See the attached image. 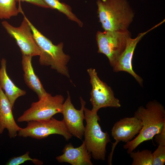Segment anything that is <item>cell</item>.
<instances>
[{
    "label": "cell",
    "instance_id": "5b68a950",
    "mask_svg": "<svg viewBox=\"0 0 165 165\" xmlns=\"http://www.w3.org/2000/svg\"><path fill=\"white\" fill-rule=\"evenodd\" d=\"M131 37L128 30L98 31L96 35L98 53L105 55L113 67L124 50L128 38Z\"/></svg>",
    "mask_w": 165,
    "mask_h": 165
},
{
    "label": "cell",
    "instance_id": "7c38bea8",
    "mask_svg": "<svg viewBox=\"0 0 165 165\" xmlns=\"http://www.w3.org/2000/svg\"><path fill=\"white\" fill-rule=\"evenodd\" d=\"M161 24L160 22L147 31L141 33L134 38L129 37L127 41L126 48L118 58L117 62L113 67L115 72L120 71L127 72L131 74L139 84L142 86V78L137 74L133 69L132 60L134 52L138 43L148 32Z\"/></svg>",
    "mask_w": 165,
    "mask_h": 165
},
{
    "label": "cell",
    "instance_id": "9a60e30c",
    "mask_svg": "<svg viewBox=\"0 0 165 165\" xmlns=\"http://www.w3.org/2000/svg\"><path fill=\"white\" fill-rule=\"evenodd\" d=\"M32 57L22 55L21 63L24 72V78L27 86L37 94L40 99L47 93L34 72L32 64Z\"/></svg>",
    "mask_w": 165,
    "mask_h": 165
},
{
    "label": "cell",
    "instance_id": "52a82bcc",
    "mask_svg": "<svg viewBox=\"0 0 165 165\" xmlns=\"http://www.w3.org/2000/svg\"><path fill=\"white\" fill-rule=\"evenodd\" d=\"M26 127L21 128L18 135L24 138L31 137L40 139L53 134L63 136L68 141L72 135L69 132L63 120L60 121L52 117L50 119L28 122Z\"/></svg>",
    "mask_w": 165,
    "mask_h": 165
},
{
    "label": "cell",
    "instance_id": "d6986e66",
    "mask_svg": "<svg viewBox=\"0 0 165 165\" xmlns=\"http://www.w3.org/2000/svg\"><path fill=\"white\" fill-rule=\"evenodd\" d=\"M129 154L133 160L132 165H152L153 155L151 151L147 149L138 150L132 151Z\"/></svg>",
    "mask_w": 165,
    "mask_h": 165
},
{
    "label": "cell",
    "instance_id": "7402d4cb",
    "mask_svg": "<svg viewBox=\"0 0 165 165\" xmlns=\"http://www.w3.org/2000/svg\"><path fill=\"white\" fill-rule=\"evenodd\" d=\"M154 136L155 141L158 144L165 146V126L160 133Z\"/></svg>",
    "mask_w": 165,
    "mask_h": 165
},
{
    "label": "cell",
    "instance_id": "8992f818",
    "mask_svg": "<svg viewBox=\"0 0 165 165\" xmlns=\"http://www.w3.org/2000/svg\"><path fill=\"white\" fill-rule=\"evenodd\" d=\"M64 98L61 95L53 96L47 93L38 101L32 102L31 107L17 119L19 122L46 120L55 114L61 113Z\"/></svg>",
    "mask_w": 165,
    "mask_h": 165
},
{
    "label": "cell",
    "instance_id": "e0dca14e",
    "mask_svg": "<svg viewBox=\"0 0 165 165\" xmlns=\"http://www.w3.org/2000/svg\"><path fill=\"white\" fill-rule=\"evenodd\" d=\"M16 2V0H0V19H10L20 13H23L20 5L17 8Z\"/></svg>",
    "mask_w": 165,
    "mask_h": 165
},
{
    "label": "cell",
    "instance_id": "9c48e42d",
    "mask_svg": "<svg viewBox=\"0 0 165 165\" xmlns=\"http://www.w3.org/2000/svg\"><path fill=\"white\" fill-rule=\"evenodd\" d=\"M28 20L24 16L20 25L18 27L13 26L6 21H2V24L7 33L15 39L22 55L32 57L39 56L40 51Z\"/></svg>",
    "mask_w": 165,
    "mask_h": 165
},
{
    "label": "cell",
    "instance_id": "3957f363",
    "mask_svg": "<svg viewBox=\"0 0 165 165\" xmlns=\"http://www.w3.org/2000/svg\"><path fill=\"white\" fill-rule=\"evenodd\" d=\"M34 38L39 49V64L42 66H50L62 75L70 78L67 66L70 59L63 51L64 44L61 42L57 45L45 36L28 20Z\"/></svg>",
    "mask_w": 165,
    "mask_h": 165
},
{
    "label": "cell",
    "instance_id": "603a6c76",
    "mask_svg": "<svg viewBox=\"0 0 165 165\" xmlns=\"http://www.w3.org/2000/svg\"><path fill=\"white\" fill-rule=\"evenodd\" d=\"M16 2H19V4L21 2H25L34 5L42 7L50 8L43 1V0H16Z\"/></svg>",
    "mask_w": 165,
    "mask_h": 165
},
{
    "label": "cell",
    "instance_id": "6da1fadb",
    "mask_svg": "<svg viewBox=\"0 0 165 165\" xmlns=\"http://www.w3.org/2000/svg\"><path fill=\"white\" fill-rule=\"evenodd\" d=\"M134 116L141 120L142 126L138 135L123 146L129 154L143 142L152 139L165 126L164 107L155 100L148 102L145 107H139Z\"/></svg>",
    "mask_w": 165,
    "mask_h": 165
},
{
    "label": "cell",
    "instance_id": "ac0fdd59",
    "mask_svg": "<svg viewBox=\"0 0 165 165\" xmlns=\"http://www.w3.org/2000/svg\"><path fill=\"white\" fill-rule=\"evenodd\" d=\"M50 9H57L65 14L70 20L76 22L79 26H82V23L72 11L71 7L68 5L61 2L60 0H43Z\"/></svg>",
    "mask_w": 165,
    "mask_h": 165
},
{
    "label": "cell",
    "instance_id": "277c9868",
    "mask_svg": "<svg viewBox=\"0 0 165 165\" xmlns=\"http://www.w3.org/2000/svg\"><path fill=\"white\" fill-rule=\"evenodd\" d=\"M84 114L86 125L84 141L86 147L94 159L105 160L107 144L111 142L107 131H102L98 121L100 119L97 112H93L85 107Z\"/></svg>",
    "mask_w": 165,
    "mask_h": 165
},
{
    "label": "cell",
    "instance_id": "7a4b0ae2",
    "mask_svg": "<svg viewBox=\"0 0 165 165\" xmlns=\"http://www.w3.org/2000/svg\"><path fill=\"white\" fill-rule=\"evenodd\" d=\"M97 13L105 31L128 30L134 13L127 0H97Z\"/></svg>",
    "mask_w": 165,
    "mask_h": 165
},
{
    "label": "cell",
    "instance_id": "30bf717a",
    "mask_svg": "<svg viewBox=\"0 0 165 165\" xmlns=\"http://www.w3.org/2000/svg\"><path fill=\"white\" fill-rule=\"evenodd\" d=\"M67 98L62 106V120L69 132L72 136L81 140L85 129L83 121L85 119L84 109L86 102L80 97L81 108L80 110H77L72 103L69 92L67 91Z\"/></svg>",
    "mask_w": 165,
    "mask_h": 165
},
{
    "label": "cell",
    "instance_id": "2e32d148",
    "mask_svg": "<svg viewBox=\"0 0 165 165\" xmlns=\"http://www.w3.org/2000/svg\"><path fill=\"white\" fill-rule=\"evenodd\" d=\"M1 64L0 86L2 90L5 91V94L13 108L17 99L25 95L26 92L16 86L9 78L6 72V61L5 59H2Z\"/></svg>",
    "mask_w": 165,
    "mask_h": 165
},
{
    "label": "cell",
    "instance_id": "4fadbf2b",
    "mask_svg": "<svg viewBox=\"0 0 165 165\" xmlns=\"http://www.w3.org/2000/svg\"><path fill=\"white\" fill-rule=\"evenodd\" d=\"M63 154L57 156L56 159L59 162H66L72 165H92L91 153L88 150L85 143L78 147L75 148L69 143L65 145L62 150Z\"/></svg>",
    "mask_w": 165,
    "mask_h": 165
},
{
    "label": "cell",
    "instance_id": "44dd1931",
    "mask_svg": "<svg viewBox=\"0 0 165 165\" xmlns=\"http://www.w3.org/2000/svg\"><path fill=\"white\" fill-rule=\"evenodd\" d=\"M152 165H163L165 163V146L159 145L152 153Z\"/></svg>",
    "mask_w": 165,
    "mask_h": 165
},
{
    "label": "cell",
    "instance_id": "5bb4252c",
    "mask_svg": "<svg viewBox=\"0 0 165 165\" xmlns=\"http://www.w3.org/2000/svg\"><path fill=\"white\" fill-rule=\"evenodd\" d=\"M12 107L0 86V134L6 129L10 138H14L21 128L15 121Z\"/></svg>",
    "mask_w": 165,
    "mask_h": 165
},
{
    "label": "cell",
    "instance_id": "ffe728a7",
    "mask_svg": "<svg viewBox=\"0 0 165 165\" xmlns=\"http://www.w3.org/2000/svg\"><path fill=\"white\" fill-rule=\"evenodd\" d=\"M29 152H27L25 153L21 156L14 157L9 159L6 163L7 165H19L24 163L25 162L31 160L35 164L41 165L43 164L42 161L37 159H33L29 156Z\"/></svg>",
    "mask_w": 165,
    "mask_h": 165
},
{
    "label": "cell",
    "instance_id": "8fae6325",
    "mask_svg": "<svg viewBox=\"0 0 165 165\" xmlns=\"http://www.w3.org/2000/svg\"><path fill=\"white\" fill-rule=\"evenodd\" d=\"M142 126L141 120L134 116L124 118L114 124L111 130V135L115 141L112 143L111 151L108 157L109 165H112L113 152L118 143L120 141L126 143L131 141L139 133Z\"/></svg>",
    "mask_w": 165,
    "mask_h": 165
},
{
    "label": "cell",
    "instance_id": "ba28073f",
    "mask_svg": "<svg viewBox=\"0 0 165 165\" xmlns=\"http://www.w3.org/2000/svg\"><path fill=\"white\" fill-rule=\"evenodd\" d=\"M87 71L92 87L90 99L92 106L91 111L97 112L101 108L120 107L119 100L115 97L111 88L100 79L96 70L90 68Z\"/></svg>",
    "mask_w": 165,
    "mask_h": 165
}]
</instances>
